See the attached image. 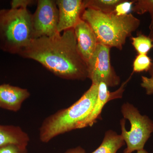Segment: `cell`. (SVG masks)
I'll return each mask as SVG.
<instances>
[{"label": "cell", "mask_w": 153, "mask_h": 153, "mask_svg": "<svg viewBox=\"0 0 153 153\" xmlns=\"http://www.w3.org/2000/svg\"><path fill=\"white\" fill-rule=\"evenodd\" d=\"M124 0H84L85 9L89 8L104 13H110L114 11L116 6Z\"/></svg>", "instance_id": "cell-14"}, {"label": "cell", "mask_w": 153, "mask_h": 153, "mask_svg": "<svg viewBox=\"0 0 153 153\" xmlns=\"http://www.w3.org/2000/svg\"><path fill=\"white\" fill-rule=\"evenodd\" d=\"M98 85L91 84L80 98L69 107L58 111L46 118L39 128L41 142L49 143L62 134L79 129L95 104Z\"/></svg>", "instance_id": "cell-3"}, {"label": "cell", "mask_w": 153, "mask_h": 153, "mask_svg": "<svg viewBox=\"0 0 153 153\" xmlns=\"http://www.w3.org/2000/svg\"><path fill=\"white\" fill-rule=\"evenodd\" d=\"M125 144L121 135L111 130L107 131L99 147L91 153H117Z\"/></svg>", "instance_id": "cell-13"}, {"label": "cell", "mask_w": 153, "mask_h": 153, "mask_svg": "<svg viewBox=\"0 0 153 153\" xmlns=\"http://www.w3.org/2000/svg\"><path fill=\"white\" fill-rule=\"evenodd\" d=\"M59 19L57 32H62L74 27L81 20V16L85 10L82 0H57Z\"/></svg>", "instance_id": "cell-8"}, {"label": "cell", "mask_w": 153, "mask_h": 153, "mask_svg": "<svg viewBox=\"0 0 153 153\" xmlns=\"http://www.w3.org/2000/svg\"><path fill=\"white\" fill-rule=\"evenodd\" d=\"M34 1L28 0H14L11 2V8H27L28 6L33 3Z\"/></svg>", "instance_id": "cell-21"}, {"label": "cell", "mask_w": 153, "mask_h": 153, "mask_svg": "<svg viewBox=\"0 0 153 153\" xmlns=\"http://www.w3.org/2000/svg\"><path fill=\"white\" fill-rule=\"evenodd\" d=\"M30 138L20 127L0 125V147L14 144L27 147Z\"/></svg>", "instance_id": "cell-12"}, {"label": "cell", "mask_w": 153, "mask_h": 153, "mask_svg": "<svg viewBox=\"0 0 153 153\" xmlns=\"http://www.w3.org/2000/svg\"><path fill=\"white\" fill-rule=\"evenodd\" d=\"M152 64V59L147 55L138 54L134 60L133 64V72H139L149 71Z\"/></svg>", "instance_id": "cell-17"}, {"label": "cell", "mask_w": 153, "mask_h": 153, "mask_svg": "<svg viewBox=\"0 0 153 153\" xmlns=\"http://www.w3.org/2000/svg\"><path fill=\"white\" fill-rule=\"evenodd\" d=\"M124 118L128 120L131 128L129 131L126 129V120H120L121 135L127 148L123 153H131L144 149L146 143L153 132V122L147 116L140 114L138 110L133 105L126 102L121 107Z\"/></svg>", "instance_id": "cell-5"}, {"label": "cell", "mask_w": 153, "mask_h": 153, "mask_svg": "<svg viewBox=\"0 0 153 153\" xmlns=\"http://www.w3.org/2000/svg\"><path fill=\"white\" fill-rule=\"evenodd\" d=\"M149 37L151 38L153 44V29L150 31L149 34Z\"/></svg>", "instance_id": "cell-23"}, {"label": "cell", "mask_w": 153, "mask_h": 153, "mask_svg": "<svg viewBox=\"0 0 153 153\" xmlns=\"http://www.w3.org/2000/svg\"><path fill=\"white\" fill-rule=\"evenodd\" d=\"M0 153H28L27 147L9 144L0 147Z\"/></svg>", "instance_id": "cell-19"}, {"label": "cell", "mask_w": 153, "mask_h": 153, "mask_svg": "<svg viewBox=\"0 0 153 153\" xmlns=\"http://www.w3.org/2000/svg\"><path fill=\"white\" fill-rule=\"evenodd\" d=\"M59 14L56 1L38 0L35 13L32 15L34 39L52 37L57 32Z\"/></svg>", "instance_id": "cell-7"}, {"label": "cell", "mask_w": 153, "mask_h": 153, "mask_svg": "<svg viewBox=\"0 0 153 153\" xmlns=\"http://www.w3.org/2000/svg\"><path fill=\"white\" fill-rule=\"evenodd\" d=\"M74 30L77 50L87 63L98 45L97 38L89 25L82 19L74 27Z\"/></svg>", "instance_id": "cell-10"}, {"label": "cell", "mask_w": 153, "mask_h": 153, "mask_svg": "<svg viewBox=\"0 0 153 153\" xmlns=\"http://www.w3.org/2000/svg\"><path fill=\"white\" fill-rule=\"evenodd\" d=\"M149 72L151 76H153V62H152V66H151L150 69L149 70Z\"/></svg>", "instance_id": "cell-24"}, {"label": "cell", "mask_w": 153, "mask_h": 153, "mask_svg": "<svg viewBox=\"0 0 153 153\" xmlns=\"http://www.w3.org/2000/svg\"><path fill=\"white\" fill-rule=\"evenodd\" d=\"M136 153H149L147 152L145 150V149H143L137 151Z\"/></svg>", "instance_id": "cell-25"}, {"label": "cell", "mask_w": 153, "mask_h": 153, "mask_svg": "<svg viewBox=\"0 0 153 153\" xmlns=\"http://www.w3.org/2000/svg\"><path fill=\"white\" fill-rule=\"evenodd\" d=\"M19 55L36 60L62 79L83 81L88 78L87 63L77 50L74 29L33 39Z\"/></svg>", "instance_id": "cell-1"}, {"label": "cell", "mask_w": 153, "mask_h": 153, "mask_svg": "<svg viewBox=\"0 0 153 153\" xmlns=\"http://www.w3.org/2000/svg\"><path fill=\"white\" fill-rule=\"evenodd\" d=\"M32 15L27 8L0 10V50L19 54L34 38Z\"/></svg>", "instance_id": "cell-4"}, {"label": "cell", "mask_w": 153, "mask_h": 153, "mask_svg": "<svg viewBox=\"0 0 153 153\" xmlns=\"http://www.w3.org/2000/svg\"><path fill=\"white\" fill-rule=\"evenodd\" d=\"M81 19L93 30L98 43L119 50L140 25V21L131 13L118 16L113 12L104 13L89 8L84 10Z\"/></svg>", "instance_id": "cell-2"}, {"label": "cell", "mask_w": 153, "mask_h": 153, "mask_svg": "<svg viewBox=\"0 0 153 153\" xmlns=\"http://www.w3.org/2000/svg\"><path fill=\"white\" fill-rule=\"evenodd\" d=\"M141 86L146 89V92L148 95L153 94V76L151 77L142 76V82Z\"/></svg>", "instance_id": "cell-20"}, {"label": "cell", "mask_w": 153, "mask_h": 153, "mask_svg": "<svg viewBox=\"0 0 153 153\" xmlns=\"http://www.w3.org/2000/svg\"><path fill=\"white\" fill-rule=\"evenodd\" d=\"M64 153H85V149L80 146L69 149Z\"/></svg>", "instance_id": "cell-22"}, {"label": "cell", "mask_w": 153, "mask_h": 153, "mask_svg": "<svg viewBox=\"0 0 153 153\" xmlns=\"http://www.w3.org/2000/svg\"><path fill=\"white\" fill-rule=\"evenodd\" d=\"M111 48L98 43L95 51L87 62L88 78L92 84L103 82L108 87H114L120 84V77L111 65Z\"/></svg>", "instance_id": "cell-6"}, {"label": "cell", "mask_w": 153, "mask_h": 153, "mask_svg": "<svg viewBox=\"0 0 153 153\" xmlns=\"http://www.w3.org/2000/svg\"><path fill=\"white\" fill-rule=\"evenodd\" d=\"M132 76L131 75L120 88L114 92H110L108 90V86L104 82H101L99 84L98 94L95 104L90 114L79 126V129L92 126L99 118L102 108L105 104L112 100L122 97L125 86L131 79Z\"/></svg>", "instance_id": "cell-9"}, {"label": "cell", "mask_w": 153, "mask_h": 153, "mask_svg": "<svg viewBox=\"0 0 153 153\" xmlns=\"http://www.w3.org/2000/svg\"><path fill=\"white\" fill-rule=\"evenodd\" d=\"M30 96L27 89L9 84L0 85V108L17 112Z\"/></svg>", "instance_id": "cell-11"}, {"label": "cell", "mask_w": 153, "mask_h": 153, "mask_svg": "<svg viewBox=\"0 0 153 153\" xmlns=\"http://www.w3.org/2000/svg\"><path fill=\"white\" fill-rule=\"evenodd\" d=\"M132 11L138 15L149 13L151 17L149 26L150 31L153 29V0H136L132 9Z\"/></svg>", "instance_id": "cell-16"}, {"label": "cell", "mask_w": 153, "mask_h": 153, "mask_svg": "<svg viewBox=\"0 0 153 153\" xmlns=\"http://www.w3.org/2000/svg\"><path fill=\"white\" fill-rule=\"evenodd\" d=\"M131 44L138 54L147 55L153 47L152 41L149 36L140 33L136 37H132Z\"/></svg>", "instance_id": "cell-15"}, {"label": "cell", "mask_w": 153, "mask_h": 153, "mask_svg": "<svg viewBox=\"0 0 153 153\" xmlns=\"http://www.w3.org/2000/svg\"><path fill=\"white\" fill-rule=\"evenodd\" d=\"M135 1L124 0L123 2L116 6L113 13L118 16H125L129 14L130 12L132 11V9Z\"/></svg>", "instance_id": "cell-18"}]
</instances>
